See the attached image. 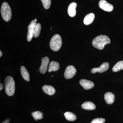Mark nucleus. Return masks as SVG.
I'll return each mask as SVG.
<instances>
[{
  "label": "nucleus",
  "instance_id": "obj_4",
  "mask_svg": "<svg viewBox=\"0 0 123 123\" xmlns=\"http://www.w3.org/2000/svg\"><path fill=\"white\" fill-rule=\"evenodd\" d=\"M62 40L59 35L56 34L52 38L50 43L51 49L55 51L59 50L62 46Z\"/></svg>",
  "mask_w": 123,
  "mask_h": 123
},
{
  "label": "nucleus",
  "instance_id": "obj_6",
  "mask_svg": "<svg viewBox=\"0 0 123 123\" xmlns=\"http://www.w3.org/2000/svg\"><path fill=\"white\" fill-rule=\"evenodd\" d=\"M35 20H33L31 22L28 27V33L27 34V40L28 42L31 41L34 37L35 28L37 23Z\"/></svg>",
  "mask_w": 123,
  "mask_h": 123
},
{
  "label": "nucleus",
  "instance_id": "obj_25",
  "mask_svg": "<svg viewBox=\"0 0 123 123\" xmlns=\"http://www.w3.org/2000/svg\"><path fill=\"white\" fill-rule=\"evenodd\" d=\"M3 88H4V86H3V84L2 83H0V90H2Z\"/></svg>",
  "mask_w": 123,
  "mask_h": 123
},
{
  "label": "nucleus",
  "instance_id": "obj_27",
  "mask_svg": "<svg viewBox=\"0 0 123 123\" xmlns=\"http://www.w3.org/2000/svg\"><path fill=\"white\" fill-rule=\"evenodd\" d=\"M34 20H35L36 21H37V19H36V18H35V19H34Z\"/></svg>",
  "mask_w": 123,
  "mask_h": 123
},
{
  "label": "nucleus",
  "instance_id": "obj_18",
  "mask_svg": "<svg viewBox=\"0 0 123 123\" xmlns=\"http://www.w3.org/2000/svg\"><path fill=\"white\" fill-rule=\"evenodd\" d=\"M64 116L66 120L69 121H74L77 119L76 115L71 112H66L64 113Z\"/></svg>",
  "mask_w": 123,
  "mask_h": 123
},
{
  "label": "nucleus",
  "instance_id": "obj_12",
  "mask_svg": "<svg viewBox=\"0 0 123 123\" xmlns=\"http://www.w3.org/2000/svg\"><path fill=\"white\" fill-rule=\"evenodd\" d=\"M115 98L114 95L111 92H106L104 95V99L108 104H111L113 103L114 101Z\"/></svg>",
  "mask_w": 123,
  "mask_h": 123
},
{
  "label": "nucleus",
  "instance_id": "obj_16",
  "mask_svg": "<svg viewBox=\"0 0 123 123\" xmlns=\"http://www.w3.org/2000/svg\"><path fill=\"white\" fill-rule=\"evenodd\" d=\"M81 107L83 109L88 110H94L96 108V106L94 104L90 102L84 103L81 105Z\"/></svg>",
  "mask_w": 123,
  "mask_h": 123
},
{
  "label": "nucleus",
  "instance_id": "obj_19",
  "mask_svg": "<svg viewBox=\"0 0 123 123\" xmlns=\"http://www.w3.org/2000/svg\"><path fill=\"white\" fill-rule=\"evenodd\" d=\"M31 115L36 121L42 119L43 118V113L40 111H36L32 112Z\"/></svg>",
  "mask_w": 123,
  "mask_h": 123
},
{
  "label": "nucleus",
  "instance_id": "obj_5",
  "mask_svg": "<svg viewBox=\"0 0 123 123\" xmlns=\"http://www.w3.org/2000/svg\"><path fill=\"white\" fill-rule=\"evenodd\" d=\"M76 73V69L72 65H69L66 68L64 76L66 79H70L75 76Z\"/></svg>",
  "mask_w": 123,
  "mask_h": 123
},
{
  "label": "nucleus",
  "instance_id": "obj_21",
  "mask_svg": "<svg viewBox=\"0 0 123 123\" xmlns=\"http://www.w3.org/2000/svg\"><path fill=\"white\" fill-rule=\"evenodd\" d=\"M41 24L40 23H38L36 24L35 28L34 31V36L35 37L38 38L40 34L41 31Z\"/></svg>",
  "mask_w": 123,
  "mask_h": 123
},
{
  "label": "nucleus",
  "instance_id": "obj_14",
  "mask_svg": "<svg viewBox=\"0 0 123 123\" xmlns=\"http://www.w3.org/2000/svg\"><path fill=\"white\" fill-rule=\"evenodd\" d=\"M59 68L60 64L58 62L56 61H51L49 66V72L57 71Z\"/></svg>",
  "mask_w": 123,
  "mask_h": 123
},
{
  "label": "nucleus",
  "instance_id": "obj_15",
  "mask_svg": "<svg viewBox=\"0 0 123 123\" xmlns=\"http://www.w3.org/2000/svg\"><path fill=\"white\" fill-rule=\"evenodd\" d=\"M95 15L93 13H90L87 14L85 17L84 20V24L86 25H89L93 22L94 20Z\"/></svg>",
  "mask_w": 123,
  "mask_h": 123
},
{
  "label": "nucleus",
  "instance_id": "obj_23",
  "mask_svg": "<svg viewBox=\"0 0 123 123\" xmlns=\"http://www.w3.org/2000/svg\"><path fill=\"white\" fill-rule=\"evenodd\" d=\"M105 121V119L103 118H97L93 120L91 123H104Z\"/></svg>",
  "mask_w": 123,
  "mask_h": 123
},
{
  "label": "nucleus",
  "instance_id": "obj_1",
  "mask_svg": "<svg viewBox=\"0 0 123 123\" xmlns=\"http://www.w3.org/2000/svg\"><path fill=\"white\" fill-rule=\"evenodd\" d=\"M111 43V40L107 36L101 35L94 38L92 42L93 46L95 48L103 50L106 44Z\"/></svg>",
  "mask_w": 123,
  "mask_h": 123
},
{
  "label": "nucleus",
  "instance_id": "obj_20",
  "mask_svg": "<svg viewBox=\"0 0 123 123\" xmlns=\"http://www.w3.org/2000/svg\"><path fill=\"white\" fill-rule=\"evenodd\" d=\"M112 71L114 72H117L123 69V61H119L112 68Z\"/></svg>",
  "mask_w": 123,
  "mask_h": 123
},
{
  "label": "nucleus",
  "instance_id": "obj_24",
  "mask_svg": "<svg viewBox=\"0 0 123 123\" xmlns=\"http://www.w3.org/2000/svg\"><path fill=\"white\" fill-rule=\"evenodd\" d=\"M10 121V119H6V120H5L4 121L2 122V123H9Z\"/></svg>",
  "mask_w": 123,
  "mask_h": 123
},
{
  "label": "nucleus",
  "instance_id": "obj_3",
  "mask_svg": "<svg viewBox=\"0 0 123 123\" xmlns=\"http://www.w3.org/2000/svg\"><path fill=\"white\" fill-rule=\"evenodd\" d=\"M1 13L3 20L8 22L12 17V11L10 6L7 2L2 3L1 8Z\"/></svg>",
  "mask_w": 123,
  "mask_h": 123
},
{
  "label": "nucleus",
  "instance_id": "obj_7",
  "mask_svg": "<svg viewBox=\"0 0 123 123\" xmlns=\"http://www.w3.org/2000/svg\"><path fill=\"white\" fill-rule=\"evenodd\" d=\"M99 6L100 8L107 12H111L114 9L113 6L108 3L105 0H100L99 3Z\"/></svg>",
  "mask_w": 123,
  "mask_h": 123
},
{
  "label": "nucleus",
  "instance_id": "obj_8",
  "mask_svg": "<svg viewBox=\"0 0 123 123\" xmlns=\"http://www.w3.org/2000/svg\"><path fill=\"white\" fill-rule=\"evenodd\" d=\"M42 64L40 67V72L42 74H44L48 69V66L49 62V59L48 57H43L42 59Z\"/></svg>",
  "mask_w": 123,
  "mask_h": 123
},
{
  "label": "nucleus",
  "instance_id": "obj_10",
  "mask_svg": "<svg viewBox=\"0 0 123 123\" xmlns=\"http://www.w3.org/2000/svg\"><path fill=\"white\" fill-rule=\"evenodd\" d=\"M79 83L80 85L85 90L92 89L94 86V84L92 81L85 79H81L79 81Z\"/></svg>",
  "mask_w": 123,
  "mask_h": 123
},
{
  "label": "nucleus",
  "instance_id": "obj_9",
  "mask_svg": "<svg viewBox=\"0 0 123 123\" xmlns=\"http://www.w3.org/2000/svg\"><path fill=\"white\" fill-rule=\"evenodd\" d=\"M109 68V64L108 62H105L101 65L98 68H94L91 70V72L93 74L98 72L102 73L106 71Z\"/></svg>",
  "mask_w": 123,
  "mask_h": 123
},
{
  "label": "nucleus",
  "instance_id": "obj_2",
  "mask_svg": "<svg viewBox=\"0 0 123 123\" xmlns=\"http://www.w3.org/2000/svg\"><path fill=\"white\" fill-rule=\"evenodd\" d=\"M5 92L8 96H13L15 90V84L14 80L10 76H8L5 79Z\"/></svg>",
  "mask_w": 123,
  "mask_h": 123
},
{
  "label": "nucleus",
  "instance_id": "obj_11",
  "mask_svg": "<svg viewBox=\"0 0 123 123\" xmlns=\"http://www.w3.org/2000/svg\"><path fill=\"white\" fill-rule=\"evenodd\" d=\"M77 6L76 3L75 2L71 3L69 6L68 8V13L69 16L71 17H73L76 15Z\"/></svg>",
  "mask_w": 123,
  "mask_h": 123
},
{
  "label": "nucleus",
  "instance_id": "obj_13",
  "mask_svg": "<svg viewBox=\"0 0 123 123\" xmlns=\"http://www.w3.org/2000/svg\"><path fill=\"white\" fill-rule=\"evenodd\" d=\"M42 89L43 92L49 95H53L55 92V90L51 86L45 85L43 86Z\"/></svg>",
  "mask_w": 123,
  "mask_h": 123
},
{
  "label": "nucleus",
  "instance_id": "obj_17",
  "mask_svg": "<svg viewBox=\"0 0 123 123\" xmlns=\"http://www.w3.org/2000/svg\"><path fill=\"white\" fill-rule=\"evenodd\" d=\"M22 76L24 80L27 81H30V76L29 72L24 66H21L20 68Z\"/></svg>",
  "mask_w": 123,
  "mask_h": 123
},
{
  "label": "nucleus",
  "instance_id": "obj_26",
  "mask_svg": "<svg viewBox=\"0 0 123 123\" xmlns=\"http://www.w3.org/2000/svg\"><path fill=\"white\" fill-rule=\"evenodd\" d=\"M2 55V52L1 51H0V57H1Z\"/></svg>",
  "mask_w": 123,
  "mask_h": 123
},
{
  "label": "nucleus",
  "instance_id": "obj_22",
  "mask_svg": "<svg viewBox=\"0 0 123 123\" xmlns=\"http://www.w3.org/2000/svg\"><path fill=\"white\" fill-rule=\"evenodd\" d=\"M44 8L48 9L50 8L51 5V0H41Z\"/></svg>",
  "mask_w": 123,
  "mask_h": 123
}]
</instances>
